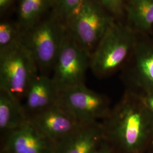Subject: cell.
<instances>
[{
	"mask_svg": "<svg viewBox=\"0 0 153 153\" xmlns=\"http://www.w3.org/2000/svg\"><path fill=\"white\" fill-rule=\"evenodd\" d=\"M83 1L84 0H54L55 9L65 22L78 10Z\"/></svg>",
	"mask_w": 153,
	"mask_h": 153,
	"instance_id": "17",
	"label": "cell"
},
{
	"mask_svg": "<svg viewBox=\"0 0 153 153\" xmlns=\"http://www.w3.org/2000/svg\"><path fill=\"white\" fill-rule=\"evenodd\" d=\"M127 79L144 93H153V35L138 33L137 42L127 61Z\"/></svg>",
	"mask_w": 153,
	"mask_h": 153,
	"instance_id": "8",
	"label": "cell"
},
{
	"mask_svg": "<svg viewBox=\"0 0 153 153\" xmlns=\"http://www.w3.org/2000/svg\"><path fill=\"white\" fill-rule=\"evenodd\" d=\"M142 97L146 107L153 115V93L143 94Z\"/></svg>",
	"mask_w": 153,
	"mask_h": 153,
	"instance_id": "20",
	"label": "cell"
},
{
	"mask_svg": "<svg viewBox=\"0 0 153 153\" xmlns=\"http://www.w3.org/2000/svg\"><path fill=\"white\" fill-rule=\"evenodd\" d=\"M22 30L19 25L11 22L0 24V49H4L21 39Z\"/></svg>",
	"mask_w": 153,
	"mask_h": 153,
	"instance_id": "16",
	"label": "cell"
},
{
	"mask_svg": "<svg viewBox=\"0 0 153 153\" xmlns=\"http://www.w3.org/2000/svg\"><path fill=\"white\" fill-rule=\"evenodd\" d=\"M39 74L33 55L21 39L0 49V88L22 103L28 88Z\"/></svg>",
	"mask_w": 153,
	"mask_h": 153,
	"instance_id": "4",
	"label": "cell"
},
{
	"mask_svg": "<svg viewBox=\"0 0 153 153\" xmlns=\"http://www.w3.org/2000/svg\"><path fill=\"white\" fill-rule=\"evenodd\" d=\"M104 9L116 19L125 16L124 0H98Z\"/></svg>",
	"mask_w": 153,
	"mask_h": 153,
	"instance_id": "18",
	"label": "cell"
},
{
	"mask_svg": "<svg viewBox=\"0 0 153 153\" xmlns=\"http://www.w3.org/2000/svg\"><path fill=\"white\" fill-rule=\"evenodd\" d=\"M126 23L136 33L152 34L153 0H124Z\"/></svg>",
	"mask_w": 153,
	"mask_h": 153,
	"instance_id": "14",
	"label": "cell"
},
{
	"mask_svg": "<svg viewBox=\"0 0 153 153\" xmlns=\"http://www.w3.org/2000/svg\"><path fill=\"white\" fill-rule=\"evenodd\" d=\"M115 19L98 0H84L65 22L68 33L90 55Z\"/></svg>",
	"mask_w": 153,
	"mask_h": 153,
	"instance_id": "5",
	"label": "cell"
},
{
	"mask_svg": "<svg viewBox=\"0 0 153 153\" xmlns=\"http://www.w3.org/2000/svg\"><path fill=\"white\" fill-rule=\"evenodd\" d=\"M55 8L54 0H19L18 24L22 31L32 27Z\"/></svg>",
	"mask_w": 153,
	"mask_h": 153,
	"instance_id": "15",
	"label": "cell"
},
{
	"mask_svg": "<svg viewBox=\"0 0 153 153\" xmlns=\"http://www.w3.org/2000/svg\"><path fill=\"white\" fill-rule=\"evenodd\" d=\"M103 138L122 153H141L153 138V115L142 95L126 91L101 123Z\"/></svg>",
	"mask_w": 153,
	"mask_h": 153,
	"instance_id": "1",
	"label": "cell"
},
{
	"mask_svg": "<svg viewBox=\"0 0 153 153\" xmlns=\"http://www.w3.org/2000/svg\"><path fill=\"white\" fill-rule=\"evenodd\" d=\"M2 151L7 153H54L55 142L30 119L20 128L4 136Z\"/></svg>",
	"mask_w": 153,
	"mask_h": 153,
	"instance_id": "9",
	"label": "cell"
},
{
	"mask_svg": "<svg viewBox=\"0 0 153 153\" xmlns=\"http://www.w3.org/2000/svg\"><path fill=\"white\" fill-rule=\"evenodd\" d=\"M30 119L21 102L0 88V131L4 136L20 128Z\"/></svg>",
	"mask_w": 153,
	"mask_h": 153,
	"instance_id": "13",
	"label": "cell"
},
{
	"mask_svg": "<svg viewBox=\"0 0 153 153\" xmlns=\"http://www.w3.org/2000/svg\"><path fill=\"white\" fill-rule=\"evenodd\" d=\"M14 0H0V9L1 11L6 10L11 5Z\"/></svg>",
	"mask_w": 153,
	"mask_h": 153,
	"instance_id": "21",
	"label": "cell"
},
{
	"mask_svg": "<svg viewBox=\"0 0 153 153\" xmlns=\"http://www.w3.org/2000/svg\"><path fill=\"white\" fill-rule=\"evenodd\" d=\"M57 104L69 111L81 124L104 119L111 109L107 98L85 85L59 91Z\"/></svg>",
	"mask_w": 153,
	"mask_h": 153,
	"instance_id": "7",
	"label": "cell"
},
{
	"mask_svg": "<svg viewBox=\"0 0 153 153\" xmlns=\"http://www.w3.org/2000/svg\"><path fill=\"white\" fill-rule=\"evenodd\" d=\"M95 153H116L109 143L104 139L100 142Z\"/></svg>",
	"mask_w": 153,
	"mask_h": 153,
	"instance_id": "19",
	"label": "cell"
},
{
	"mask_svg": "<svg viewBox=\"0 0 153 153\" xmlns=\"http://www.w3.org/2000/svg\"><path fill=\"white\" fill-rule=\"evenodd\" d=\"M152 35H153V32H152Z\"/></svg>",
	"mask_w": 153,
	"mask_h": 153,
	"instance_id": "24",
	"label": "cell"
},
{
	"mask_svg": "<svg viewBox=\"0 0 153 153\" xmlns=\"http://www.w3.org/2000/svg\"><path fill=\"white\" fill-rule=\"evenodd\" d=\"M103 139L101 123L82 124L71 135L55 143L54 153H95Z\"/></svg>",
	"mask_w": 153,
	"mask_h": 153,
	"instance_id": "11",
	"label": "cell"
},
{
	"mask_svg": "<svg viewBox=\"0 0 153 153\" xmlns=\"http://www.w3.org/2000/svg\"><path fill=\"white\" fill-rule=\"evenodd\" d=\"M66 28L55 9L32 27L22 31L21 40L33 55L39 73L49 76L60 50Z\"/></svg>",
	"mask_w": 153,
	"mask_h": 153,
	"instance_id": "3",
	"label": "cell"
},
{
	"mask_svg": "<svg viewBox=\"0 0 153 153\" xmlns=\"http://www.w3.org/2000/svg\"><path fill=\"white\" fill-rule=\"evenodd\" d=\"M149 146H151V153H153V138L151 141V142L149 145Z\"/></svg>",
	"mask_w": 153,
	"mask_h": 153,
	"instance_id": "22",
	"label": "cell"
},
{
	"mask_svg": "<svg viewBox=\"0 0 153 153\" xmlns=\"http://www.w3.org/2000/svg\"><path fill=\"white\" fill-rule=\"evenodd\" d=\"M6 153V152H3V151H2V153Z\"/></svg>",
	"mask_w": 153,
	"mask_h": 153,
	"instance_id": "23",
	"label": "cell"
},
{
	"mask_svg": "<svg viewBox=\"0 0 153 153\" xmlns=\"http://www.w3.org/2000/svg\"><path fill=\"white\" fill-rule=\"evenodd\" d=\"M30 119L55 143L69 136L82 125L69 111L57 103Z\"/></svg>",
	"mask_w": 153,
	"mask_h": 153,
	"instance_id": "10",
	"label": "cell"
},
{
	"mask_svg": "<svg viewBox=\"0 0 153 153\" xmlns=\"http://www.w3.org/2000/svg\"><path fill=\"white\" fill-rule=\"evenodd\" d=\"M138 33L126 22L115 19L90 55V69L98 78L109 76L125 65L137 42Z\"/></svg>",
	"mask_w": 153,
	"mask_h": 153,
	"instance_id": "2",
	"label": "cell"
},
{
	"mask_svg": "<svg viewBox=\"0 0 153 153\" xmlns=\"http://www.w3.org/2000/svg\"><path fill=\"white\" fill-rule=\"evenodd\" d=\"M90 60V54L76 43L66 30L51 76L57 90L85 85Z\"/></svg>",
	"mask_w": 153,
	"mask_h": 153,
	"instance_id": "6",
	"label": "cell"
},
{
	"mask_svg": "<svg viewBox=\"0 0 153 153\" xmlns=\"http://www.w3.org/2000/svg\"><path fill=\"white\" fill-rule=\"evenodd\" d=\"M59 90L51 76L39 74L28 90L23 102L29 118L57 103Z\"/></svg>",
	"mask_w": 153,
	"mask_h": 153,
	"instance_id": "12",
	"label": "cell"
}]
</instances>
